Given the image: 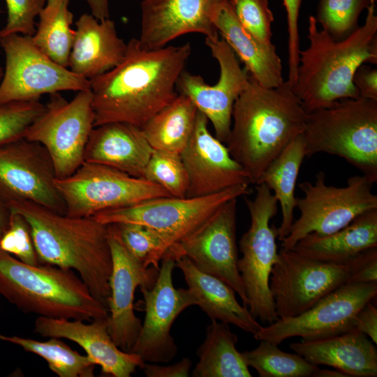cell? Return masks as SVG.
<instances>
[{
    "mask_svg": "<svg viewBox=\"0 0 377 377\" xmlns=\"http://www.w3.org/2000/svg\"><path fill=\"white\" fill-rule=\"evenodd\" d=\"M191 52L189 43L146 50L131 38L117 66L89 80L94 126L121 122L141 128L178 95L177 82Z\"/></svg>",
    "mask_w": 377,
    "mask_h": 377,
    "instance_id": "obj_1",
    "label": "cell"
},
{
    "mask_svg": "<svg viewBox=\"0 0 377 377\" xmlns=\"http://www.w3.org/2000/svg\"><path fill=\"white\" fill-rule=\"evenodd\" d=\"M308 112L288 82L267 88L249 75L232 108L226 145L256 185L270 163L305 127Z\"/></svg>",
    "mask_w": 377,
    "mask_h": 377,
    "instance_id": "obj_2",
    "label": "cell"
},
{
    "mask_svg": "<svg viewBox=\"0 0 377 377\" xmlns=\"http://www.w3.org/2000/svg\"><path fill=\"white\" fill-rule=\"evenodd\" d=\"M6 204L28 223L39 263L76 271L92 295L107 307L112 269L108 226L28 200Z\"/></svg>",
    "mask_w": 377,
    "mask_h": 377,
    "instance_id": "obj_3",
    "label": "cell"
},
{
    "mask_svg": "<svg viewBox=\"0 0 377 377\" xmlns=\"http://www.w3.org/2000/svg\"><path fill=\"white\" fill-rule=\"evenodd\" d=\"M376 0L367 8L364 24L349 36L335 40L309 18V47L300 50L294 93L307 112L327 108L343 98L360 97L353 79L363 64H377Z\"/></svg>",
    "mask_w": 377,
    "mask_h": 377,
    "instance_id": "obj_4",
    "label": "cell"
},
{
    "mask_svg": "<svg viewBox=\"0 0 377 377\" xmlns=\"http://www.w3.org/2000/svg\"><path fill=\"white\" fill-rule=\"evenodd\" d=\"M0 295L26 313L91 321L108 308L79 275L50 264L29 265L0 249Z\"/></svg>",
    "mask_w": 377,
    "mask_h": 377,
    "instance_id": "obj_5",
    "label": "cell"
},
{
    "mask_svg": "<svg viewBox=\"0 0 377 377\" xmlns=\"http://www.w3.org/2000/svg\"><path fill=\"white\" fill-rule=\"evenodd\" d=\"M302 135L306 157L339 156L377 182V101L343 98L309 112Z\"/></svg>",
    "mask_w": 377,
    "mask_h": 377,
    "instance_id": "obj_6",
    "label": "cell"
},
{
    "mask_svg": "<svg viewBox=\"0 0 377 377\" xmlns=\"http://www.w3.org/2000/svg\"><path fill=\"white\" fill-rule=\"evenodd\" d=\"M256 186L253 198H245L250 226L239 242L242 256L238 260V269L251 313L271 324L279 318L269 289L270 274L279 257L277 228L269 222L277 214L278 201L264 183Z\"/></svg>",
    "mask_w": 377,
    "mask_h": 377,
    "instance_id": "obj_7",
    "label": "cell"
},
{
    "mask_svg": "<svg viewBox=\"0 0 377 377\" xmlns=\"http://www.w3.org/2000/svg\"><path fill=\"white\" fill-rule=\"evenodd\" d=\"M326 175L319 171L314 184L300 183L303 198H296L300 216L293 221L281 247L292 250L298 241L310 233L327 235L348 226L360 214L377 209V195L372 193L374 184L364 175H355L345 186H328Z\"/></svg>",
    "mask_w": 377,
    "mask_h": 377,
    "instance_id": "obj_8",
    "label": "cell"
},
{
    "mask_svg": "<svg viewBox=\"0 0 377 377\" xmlns=\"http://www.w3.org/2000/svg\"><path fill=\"white\" fill-rule=\"evenodd\" d=\"M54 183L65 203L66 214L76 217H91L101 211L172 196L144 178L85 161L70 176L55 178Z\"/></svg>",
    "mask_w": 377,
    "mask_h": 377,
    "instance_id": "obj_9",
    "label": "cell"
},
{
    "mask_svg": "<svg viewBox=\"0 0 377 377\" xmlns=\"http://www.w3.org/2000/svg\"><path fill=\"white\" fill-rule=\"evenodd\" d=\"M89 89L77 91L71 101L50 94L43 113L28 128L24 138L42 145L54 164L56 178L72 175L84 162L87 142L94 127Z\"/></svg>",
    "mask_w": 377,
    "mask_h": 377,
    "instance_id": "obj_10",
    "label": "cell"
},
{
    "mask_svg": "<svg viewBox=\"0 0 377 377\" xmlns=\"http://www.w3.org/2000/svg\"><path fill=\"white\" fill-rule=\"evenodd\" d=\"M249 184L237 185L201 197H160L99 212L91 217L109 225L131 223L149 227L174 244L193 234L223 204L249 193Z\"/></svg>",
    "mask_w": 377,
    "mask_h": 377,
    "instance_id": "obj_11",
    "label": "cell"
},
{
    "mask_svg": "<svg viewBox=\"0 0 377 377\" xmlns=\"http://www.w3.org/2000/svg\"><path fill=\"white\" fill-rule=\"evenodd\" d=\"M0 45L6 57L0 82V105L40 99L46 94L90 89L89 80L54 62L30 36L8 35L0 38Z\"/></svg>",
    "mask_w": 377,
    "mask_h": 377,
    "instance_id": "obj_12",
    "label": "cell"
},
{
    "mask_svg": "<svg viewBox=\"0 0 377 377\" xmlns=\"http://www.w3.org/2000/svg\"><path fill=\"white\" fill-rule=\"evenodd\" d=\"M350 282L349 263H325L281 249L269 277L279 318L298 316L327 295Z\"/></svg>",
    "mask_w": 377,
    "mask_h": 377,
    "instance_id": "obj_13",
    "label": "cell"
},
{
    "mask_svg": "<svg viewBox=\"0 0 377 377\" xmlns=\"http://www.w3.org/2000/svg\"><path fill=\"white\" fill-rule=\"evenodd\" d=\"M376 295L377 282L346 283L302 313L262 326L253 337L279 345L292 337L312 340L355 330V315Z\"/></svg>",
    "mask_w": 377,
    "mask_h": 377,
    "instance_id": "obj_14",
    "label": "cell"
},
{
    "mask_svg": "<svg viewBox=\"0 0 377 377\" xmlns=\"http://www.w3.org/2000/svg\"><path fill=\"white\" fill-rule=\"evenodd\" d=\"M237 199L223 204L201 227L166 252L175 260L187 257L200 271L225 281L248 308L249 300L238 269L236 242Z\"/></svg>",
    "mask_w": 377,
    "mask_h": 377,
    "instance_id": "obj_15",
    "label": "cell"
},
{
    "mask_svg": "<svg viewBox=\"0 0 377 377\" xmlns=\"http://www.w3.org/2000/svg\"><path fill=\"white\" fill-rule=\"evenodd\" d=\"M55 178L54 164L42 145L25 138L0 145V198L5 203L28 200L66 214Z\"/></svg>",
    "mask_w": 377,
    "mask_h": 377,
    "instance_id": "obj_16",
    "label": "cell"
},
{
    "mask_svg": "<svg viewBox=\"0 0 377 377\" xmlns=\"http://www.w3.org/2000/svg\"><path fill=\"white\" fill-rule=\"evenodd\" d=\"M175 260L165 255L156 281L151 289L140 288L145 301V318L140 334L130 350L144 362H169L178 348L170 334L176 318L186 308L196 305L188 289H177L172 281Z\"/></svg>",
    "mask_w": 377,
    "mask_h": 377,
    "instance_id": "obj_17",
    "label": "cell"
},
{
    "mask_svg": "<svg viewBox=\"0 0 377 377\" xmlns=\"http://www.w3.org/2000/svg\"><path fill=\"white\" fill-rule=\"evenodd\" d=\"M205 44L219 64V81L209 85L200 75L184 70L176 87L205 115L212 123L214 136L226 144L230 133L234 103L244 89L249 74L241 68L235 54L224 40L205 38Z\"/></svg>",
    "mask_w": 377,
    "mask_h": 377,
    "instance_id": "obj_18",
    "label": "cell"
},
{
    "mask_svg": "<svg viewBox=\"0 0 377 377\" xmlns=\"http://www.w3.org/2000/svg\"><path fill=\"white\" fill-rule=\"evenodd\" d=\"M107 226L112 258L110 295L107 303L108 332L121 350L129 352L142 328L141 320L133 311L135 289L138 286L152 288L158 270L154 267L146 268L135 259Z\"/></svg>",
    "mask_w": 377,
    "mask_h": 377,
    "instance_id": "obj_19",
    "label": "cell"
},
{
    "mask_svg": "<svg viewBox=\"0 0 377 377\" xmlns=\"http://www.w3.org/2000/svg\"><path fill=\"white\" fill-rule=\"evenodd\" d=\"M208 119L198 110L193 133L180 156L188 177L186 197L212 195L228 188L251 184L248 175L230 155L226 144L212 135Z\"/></svg>",
    "mask_w": 377,
    "mask_h": 377,
    "instance_id": "obj_20",
    "label": "cell"
},
{
    "mask_svg": "<svg viewBox=\"0 0 377 377\" xmlns=\"http://www.w3.org/2000/svg\"><path fill=\"white\" fill-rule=\"evenodd\" d=\"M224 0H143L141 2L140 45L146 50L163 47L188 33L216 40L219 33L211 16Z\"/></svg>",
    "mask_w": 377,
    "mask_h": 377,
    "instance_id": "obj_21",
    "label": "cell"
},
{
    "mask_svg": "<svg viewBox=\"0 0 377 377\" xmlns=\"http://www.w3.org/2000/svg\"><path fill=\"white\" fill-rule=\"evenodd\" d=\"M81 320L38 316L34 332L43 337L72 341L86 352L88 357L101 368L102 373L113 377H130L145 363L137 354L121 350L108 332L107 318H97L87 324Z\"/></svg>",
    "mask_w": 377,
    "mask_h": 377,
    "instance_id": "obj_22",
    "label": "cell"
},
{
    "mask_svg": "<svg viewBox=\"0 0 377 377\" xmlns=\"http://www.w3.org/2000/svg\"><path fill=\"white\" fill-rule=\"evenodd\" d=\"M364 333L350 330L290 344V348L309 362L329 366L346 377H376L377 349Z\"/></svg>",
    "mask_w": 377,
    "mask_h": 377,
    "instance_id": "obj_23",
    "label": "cell"
},
{
    "mask_svg": "<svg viewBox=\"0 0 377 377\" xmlns=\"http://www.w3.org/2000/svg\"><path fill=\"white\" fill-rule=\"evenodd\" d=\"M69 69L87 80L108 72L124 59L127 43L117 34L113 20H99L82 14L77 20Z\"/></svg>",
    "mask_w": 377,
    "mask_h": 377,
    "instance_id": "obj_24",
    "label": "cell"
},
{
    "mask_svg": "<svg viewBox=\"0 0 377 377\" xmlns=\"http://www.w3.org/2000/svg\"><path fill=\"white\" fill-rule=\"evenodd\" d=\"M152 151L140 128L121 122L108 123L92 129L84 161L105 165L143 178Z\"/></svg>",
    "mask_w": 377,
    "mask_h": 377,
    "instance_id": "obj_25",
    "label": "cell"
},
{
    "mask_svg": "<svg viewBox=\"0 0 377 377\" xmlns=\"http://www.w3.org/2000/svg\"><path fill=\"white\" fill-rule=\"evenodd\" d=\"M212 21L222 39L245 65V69L258 83L267 88L277 87L284 82L281 60L272 43H260L236 18L228 1L218 3L213 10Z\"/></svg>",
    "mask_w": 377,
    "mask_h": 377,
    "instance_id": "obj_26",
    "label": "cell"
},
{
    "mask_svg": "<svg viewBox=\"0 0 377 377\" xmlns=\"http://www.w3.org/2000/svg\"><path fill=\"white\" fill-rule=\"evenodd\" d=\"M175 267L182 272L196 305L211 320L235 325L253 335L260 329L262 325L239 303L235 291L225 281L200 271L186 256L176 258Z\"/></svg>",
    "mask_w": 377,
    "mask_h": 377,
    "instance_id": "obj_27",
    "label": "cell"
},
{
    "mask_svg": "<svg viewBox=\"0 0 377 377\" xmlns=\"http://www.w3.org/2000/svg\"><path fill=\"white\" fill-rule=\"evenodd\" d=\"M374 247H377V209L360 214L330 235L308 234L293 249L316 260L343 264Z\"/></svg>",
    "mask_w": 377,
    "mask_h": 377,
    "instance_id": "obj_28",
    "label": "cell"
},
{
    "mask_svg": "<svg viewBox=\"0 0 377 377\" xmlns=\"http://www.w3.org/2000/svg\"><path fill=\"white\" fill-rule=\"evenodd\" d=\"M203 343L197 350L199 361L192 371L193 377H251L238 341L228 324L211 320Z\"/></svg>",
    "mask_w": 377,
    "mask_h": 377,
    "instance_id": "obj_29",
    "label": "cell"
},
{
    "mask_svg": "<svg viewBox=\"0 0 377 377\" xmlns=\"http://www.w3.org/2000/svg\"><path fill=\"white\" fill-rule=\"evenodd\" d=\"M302 134L294 138L270 163L257 183H264L273 191L280 205L282 220L277 228V238L280 241L288 235L294 221L295 189L300 169L306 157Z\"/></svg>",
    "mask_w": 377,
    "mask_h": 377,
    "instance_id": "obj_30",
    "label": "cell"
},
{
    "mask_svg": "<svg viewBox=\"0 0 377 377\" xmlns=\"http://www.w3.org/2000/svg\"><path fill=\"white\" fill-rule=\"evenodd\" d=\"M197 113L191 99L178 94L140 128L153 149L180 154L193 133Z\"/></svg>",
    "mask_w": 377,
    "mask_h": 377,
    "instance_id": "obj_31",
    "label": "cell"
},
{
    "mask_svg": "<svg viewBox=\"0 0 377 377\" xmlns=\"http://www.w3.org/2000/svg\"><path fill=\"white\" fill-rule=\"evenodd\" d=\"M70 0H47L40 13L35 34L36 45L57 64L67 68L75 30Z\"/></svg>",
    "mask_w": 377,
    "mask_h": 377,
    "instance_id": "obj_32",
    "label": "cell"
},
{
    "mask_svg": "<svg viewBox=\"0 0 377 377\" xmlns=\"http://www.w3.org/2000/svg\"><path fill=\"white\" fill-rule=\"evenodd\" d=\"M278 346L260 340L256 348L242 354L248 367L260 377H346L335 369H321L299 354L286 353Z\"/></svg>",
    "mask_w": 377,
    "mask_h": 377,
    "instance_id": "obj_33",
    "label": "cell"
},
{
    "mask_svg": "<svg viewBox=\"0 0 377 377\" xmlns=\"http://www.w3.org/2000/svg\"><path fill=\"white\" fill-rule=\"evenodd\" d=\"M0 340L21 347L44 359L50 369L59 377H93L96 364L57 337L45 341L0 334Z\"/></svg>",
    "mask_w": 377,
    "mask_h": 377,
    "instance_id": "obj_34",
    "label": "cell"
},
{
    "mask_svg": "<svg viewBox=\"0 0 377 377\" xmlns=\"http://www.w3.org/2000/svg\"><path fill=\"white\" fill-rule=\"evenodd\" d=\"M126 251L145 267L159 270V263L174 244L159 232L143 225L118 223L108 225Z\"/></svg>",
    "mask_w": 377,
    "mask_h": 377,
    "instance_id": "obj_35",
    "label": "cell"
},
{
    "mask_svg": "<svg viewBox=\"0 0 377 377\" xmlns=\"http://www.w3.org/2000/svg\"><path fill=\"white\" fill-rule=\"evenodd\" d=\"M372 1L320 0L315 18L332 38L341 40L359 27V17Z\"/></svg>",
    "mask_w": 377,
    "mask_h": 377,
    "instance_id": "obj_36",
    "label": "cell"
},
{
    "mask_svg": "<svg viewBox=\"0 0 377 377\" xmlns=\"http://www.w3.org/2000/svg\"><path fill=\"white\" fill-rule=\"evenodd\" d=\"M143 178L160 186L172 196L186 197L188 177L179 154L153 149Z\"/></svg>",
    "mask_w": 377,
    "mask_h": 377,
    "instance_id": "obj_37",
    "label": "cell"
},
{
    "mask_svg": "<svg viewBox=\"0 0 377 377\" xmlns=\"http://www.w3.org/2000/svg\"><path fill=\"white\" fill-rule=\"evenodd\" d=\"M45 105L39 99L18 101L0 105V145L24 138Z\"/></svg>",
    "mask_w": 377,
    "mask_h": 377,
    "instance_id": "obj_38",
    "label": "cell"
},
{
    "mask_svg": "<svg viewBox=\"0 0 377 377\" xmlns=\"http://www.w3.org/2000/svg\"><path fill=\"white\" fill-rule=\"evenodd\" d=\"M238 22L251 36L265 45L272 43L274 15L267 0H228Z\"/></svg>",
    "mask_w": 377,
    "mask_h": 377,
    "instance_id": "obj_39",
    "label": "cell"
},
{
    "mask_svg": "<svg viewBox=\"0 0 377 377\" xmlns=\"http://www.w3.org/2000/svg\"><path fill=\"white\" fill-rule=\"evenodd\" d=\"M0 249L27 264H40L29 226L17 212L11 211L8 228L0 238Z\"/></svg>",
    "mask_w": 377,
    "mask_h": 377,
    "instance_id": "obj_40",
    "label": "cell"
},
{
    "mask_svg": "<svg viewBox=\"0 0 377 377\" xmlns=\"http://www.w3.org/2000/svg\"><path fill=\"white\" fill-rule=\"evenodd\" d=\"M47 0H5L7 8L6 23L0 30V38L19 34L32 36L36 31L35 19L44 8Z\"/></svg>",
    "mask_w": 377,
    "mask_h": 377,
    "instance_id": "obj_41",
    "label": "cell"
},
{
    "mask_svg": "<svg viewBox=\"0 0 377 377\" xmlns=\"http://www.w3.org/2000/svg\"><path fill=\"white\" fill-rule=\"evenodd\" d=\"M302 0H283L287 15L288 32V79L291 86L295 83L299 66L300 39L298 19Z\"/></svg>",
    "mask_w": 377,
    "mask_h": 377,
    "instance_id": "obj_42",
    "label": "cell"
},
{
    "mask_svg": "<svg viewBox=\"0 0 377 377\" xmlns=\"http://www.w3.org/2000/svg\"><path fill=\"white\" fill-rule=\"evenodd\" d=\"M348 263L351 283L377 282V247L363 251Z\"/></svg>",
    "mask_w": 377,
    "mask_h": 377,
    "instance_id": "obj_43",
    "label": "cell"
},
{
    "mask_svg": "<svg viewBox=\"0 0 377 377\" xmlns=\"http://www.w3.org/2000/svg\"><path fill=\"white\" fill-rule=\"evenodd\" d=\"M353 82L360 97L377 101V70L365 64L354 74Z\"/></svg>",
    "mask_w": 377,
    "mask_h": 377,
    "instance_id": "obj_44",
    "label": "cell"
},
{
    "mask_svg": "<svg viewBox=\"0 0 377 377\" xmlns=\"http://www.w3.org/2000/svg\"><path fill=\"white\" fill-rule=\"evenodd\" d=\"M354 328L366 334L376 345L377 309L371 301L362 306L355 315Z\"/></svg>",
    "mask_w": 377,
    "mask_h": 377,
    "instance_id": "obj_45",
    "label": "cell"
},
{
    "mask_svg": "<svg viewBox=\"0 0 377 377\" xmlns=\"http://www.w3.org/2000/svg\"><path fill=\"white\" fill-rule=\"evenodd\" d=\"M191 366V360L185 357L176 364L168 366L145 363L142 369L147 377H187L190 375Z\"/></svg>",
    "mask_w": 377,
    "mask_h": 377,
    "instance_id": "obj_46",
    "label": "cell"
},
{
    "mask_svg": "<svg viewBox=\"0 0 377 377\" xmlns=\"http://www.w3.org/2000/svg\"><path fill=\"white\" fill-rule=\"evenodd\" d=\"M91 15L101 20L110 18V0H85Z\"/></svg>",
    "mask_w": 377,
    "mask_h": 377,
    "instance_id": "obj_47",
    "label": "cell"
},
{
    "mask_svg": "<svg viewBox=\"0 0 377 377\" xmlns=\"http://www.w3.org/2000/svg\"><path fill=\"white\" fill-rule=\"evenodd\" d=\"M11 211L0 198V238L8 228Z\"/></svg>",
    "mask_w": 377,
    "mask_h": 377,
    "instance_id": "obj_48",
    "label": "cell"
},
{
    "mask_svg": "<svg viewBox=\"0 0 377 377\" xmlns=\"http://www.w3.org/2000/svg\"><path fill=\"white\" fill-rule=\"evenodd\" d=\"M4 71L2 69V68L0 66V82L1 81L3 76Z\"/></svg>",
    "mask_w": 377,
    "mask_h": 377,
    "instance_id": "obj_49",
    "label": "cell"
}]
</instances>
